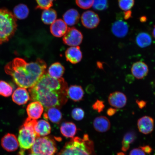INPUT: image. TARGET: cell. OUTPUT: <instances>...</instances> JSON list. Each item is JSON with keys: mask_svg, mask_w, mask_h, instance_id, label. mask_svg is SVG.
I'll return each mask as SVG.
<instances>
[{"mask_svg": "<svg viewBox=\"0 0 155 155\" xmlns=\"http://www.w3.org/2000/svg\"><path fill=\"white\" fill-rule=\"evenodd\" d=\"M67 83L62 78H53L45 73L34 86L29 88L30 100L40 102L46 108H61L66 103Z\"/></svg>", "mask_w": 155, "mask_h": 155, "instance_id": "obj_1", "label": "cell"}, {"mask_svg": "<svg viewBox=\"0 0 155 155\" xmlns=\"http://www.w3.org/2000/svg\"><path fill=\"white\" fill-rule=\"evenodd\" d=\"M46 68L45 61L39 58L35 62L28 63L22 58H16L5 66V70L17 86L30 88L46 73Z\"/></svg>", "mask_w": 155, "mask_h": 155, "instance_id": "obj_2", "label": "cell"}, {"mask_svg": "<svg viewBox=\"0 0 155 155\" xmlns=\"http://www.w3.org/2000/svg\"><path fill=\"white\" fill-rule=\"evenodd\" d=\"M57 155H95L94 142L87 134L83 137H74Z\"/></svg>", "mask_w": 155, "mask_h": 155, "instance_id": "obj_3", "label": "cell"}, {"mask_svg": "<svg viewBox=\"0 0 155 155\" xmlns=\"http://www.w3.org/2000/svg\"><path fill=\"white\" fill-rule=\"evenodd\" d=\"M16 18L9 10L0 9V44L7 42L17 30Z\"/></svg>", "mask_w": 155, "mask_h": 155, "instance_id": "obj_4", "label": "cell"}, {"mask_svg": "<svg viewBox=\"0 0 155 155\" xmlns=\"http://www.w3.org/2000/svg\"><path fill=\"white\" fill-rule=\"evenodd\" d=\"M36 120L28 117L19 130L18 137L19 144L22 150H29L31 148L37 138L34 130Z\"/></svg>", "mask_w": 155, "mask_h": 155, "instance_id": "obj_5", "label": "cell"}, {"mask_svg": "<svg viewBox=\"0 0 155 155\" xmlns=\"http://www.w3.org/2000/svg\"><path fill=\"white\" fill-rule=\"evenodd\" d=\"M31 149L33 155H54L57 150L54 139L46 136L37 137Z\"/></svg>", "mask_w": 155, "mask_h": 155, "instance_id": "obj_6", "label": "cell"}, {"mask_svg": "<svg viewBox=\"0 0 155 155\" xmlns=\"http://www.w3.org/2000/svg\"><path fill=\"white\" fill-rule=\"evenodd\" d=\"M83 39L82 33L74 27L68 29L63 39L64 44L71 46L80 45L82 43Z\"/></svg>", "mask_w": 155, "mask_h": 155, "instance_id": "obj_7", "label": "cell"}, {"mask_svg": "<svg viewBox=\"0 0 155 155\" xmlns=\"http://www.w3.org/2000/svg\"><path fill=\"white\" fill-rule=\"evenodd\" d=\"M100 19L98 15L92 11L83 13L81 16V21L83 26L88 29H94L97 27Z\"/></svg>", "mask_w": 155, "mask_h": 155, "instance_id": "obj_8", "label": "cell"}, {"mask_svg": "<svg viewBox=\"0 0 155 155\" xmlns=\"http://www.w3.org/2000/svg\"><path fill=\"white\" fill-rule=\"evenodd\" d=\"M127 102V96L122 92H114L110 94L108 96V102L110 105L114 107L123 108L126 106Z\"/></svg>", "mask_w": 155, "mask_h": 155, "instance_id": "obj_9", "label": "cell"}, {"mask_svg": "<svg viewBox=\"0 0 155 155\" xmlns=\"http://www.w3.org/2000/svg\"><path fill=\"white\" fill-rule=\"evenodd\" d=\"M2 146L5 150L8 152H14L18 148L19 143L15 135L8 133L2 138Z\"/></svg>", "mask_w": 155, "mask_h": 155, "instance_id": "obj_10", "label": "cell"}, {"mask_svg": "<svg viewBox=\"0 0 155 155\" xmlns=\"http://www.w3.org/2000/svg\"><path fill=\"white\" fill-rule=\"evenodd\" d=\"M137 127L139 131L144 134H148L153 130L154 120L150 116H143L138 120Z\"/></svg>", "mask_w": 155, "mask_h": 155, "instance_id": "obj_11", "label": "cell"}, {"mask_svg": "<svg viewBox=\"0 0 155 155\" xmlns=\"http://www.w3.org/2000/svg\"><path fill=\"white\" fill-rule=\"evenodd\" d=\"M43 106L40 102L34 101L27 106L26 111L29 118L37 120L39 119L43 113Z\"/></svg>", "mask_w": 155, "mask_h": 155, "instance_id": "obj_12", "label": "cell"}, {"mask_svg": "<svg viewBox=\"0 0 155 155\" xmlns=\"http://www.w3.org/2000/svg\"><path fill=\"white\" fill-rule=\"evenodd\" d=\"M133 76L138 79H143L146 77L149 72V68L147 64L141 61L134 63L131 68Z\"/></svg>", "mask_w": 155, "mask_h": 155, "instance_id": "obj_13", "label": "cell"}, {"mask_svg": "<svg viewBox=\"0 0 155 155\" xmlns=\"http://www.w3.org/2000/svg\"><path fill=\"white\" fill-rule=\"evenodd\" d=\"M12 100L15 103L19 105H22L26 104L30 100V97L26 88L19 87L13 92Z\"/></svg>", "mask_w": 155, "mask_h": 155, "instance_id": "obj_14", "label": "cell"}, {"mask_svg": "<svg viewBox=\"0 0 155 155\" xmlns=\"http://www.w3.org/2000/svg\"><path fill=\"white\" fill-rule=\"evenodd\" d=\"M67 61L76 64L80 62L82 58V53L78 46H72L68 48L65 53Z\"/></svg>", "mask_w": 155, "mask_h": 155, "instance_id": "obj_15", "label": "cell"}, {"mask_svg": "<svg viewBox=\"0 0 155 155\" xmlns=\"http://www.w3.org/2000/svg\"><path fill=\"white\" fill-rule=\"evenodd\" d=\"M129 28L127 22L122 20H118L112 24L111 31L112 34L116 37H125L128 33Z\"/></svg>", "mask_w": 155, "mask_h": 155, "instance_id": "obj_16", "label": "cell"}, {"mask_svg": "<svg viewBox=\"0 0 155 155\" xmlns=\"http://www.w3.org/2000/svg\"><path fill=\"white\" fill-rule=\"evenodd\" d=\"M68 30L67 25L61 19H58L51 24L50 32L55 37L61 38L65 34Z\"/></svg>", "mask_w": 155, "mask_h": 155, "instance_id": "obj_17", "label": "cell"}, {"mask_svg": "<svg viewBox=\"0 0 155 155\" xmlns=\"http://www.w3.org/2000/svg\"><path fill=\"white\" fill-rule=\"evenodd\" d=\"M93 126L96 131L100 133H105L109 130L111 123L105 116H100L94 119Z\"/></svg>", "mask_w": 155, "mask_h": 155, "instance_id": "obj_18", "label": "cell"}, {"mask_svg": "<svg viewBox=\"0 0 155 155\" xmlns=\"http://www.w3.org/2000/svg\"><path fill=\"white\" fill-rule=\"evenodd\" d=\"M51 127L48 122L44 120L37 121L34 126V130L37 137H45L51 132Z\"/></svg>", "mask_w": 155, "mask_h": 155, "instance_id": "obj_19", "label": "cell"}, {"mask_svg": "<svg viewBox=\"0 0 155 155\" xmlns=\"http://www.w3.org/2000/svg\"><path fill=\"white\" fill-rule=\"evenodd\" d=\"M44 114L45 119L49 120L54 124H59L62 119V114L57 107H52L46 108Z\"/></svg>", "mask_w": 155, "mask_h": 155, "instance_id": "obj_20", "label": "cell"}, {"mask_svg": "<svg viewBox=\"0 0 155 155\" xmlns=\"http://www.w3.org/2000/svg\"><path fill=\"white\" fill-rule=\"evenodd\" d=\"M68 97L74 102H79L82 100L84 92L82 87L78 85H72L68 88L67 91Z\"/></svg>", "mask_w": 155, "mask_h": 155, "instance_id": "obj_21", "label": "cell"}, {"mask_svg": "<svg viewBox=\"0 0 155 155\" xmlns=\"http://www.w3.org/2000/svg\"><path fill=\"white\" fill-rule=\"evenodd\" d=\"M61 134L67 138H72L77 133L76 126L72 122H64L60 127Z\"/></svg>", "mask_w": 155, "mask_h": 155, "instance_id": "obj_22", "label": "cell"}, {"mask_svg": "<svg viewBox=\"0 0 155 155\" xmlns=\"http://www.w3.org/2000/svg\"><path fill=\"white\" fill-rule=\"evenodd\" d=\"M63 18L67 25L72 26L78 22L80 15L77 10L71 9L66 12L63 15Z\"/></svg>", "mask_w": 155, "mask_h": 155, "instance_id": "obj_23", "label": "cell"}, {"mask_svg": "<svg viewBox=\"0 0 155 155\" xmlns=\"http://www.w3.org/2000/svg\"><path fill=\"white\" fill-rule=\"evenodd\" d=\"M64 67L59 62L54 63L48 68V74L53 78L59 79L61 78L64 73Z\"/></svg>", "mask_w": 155, "mask_h": 155, "instance_id": "obj_24", "label": "cell"}, {"mask_svg": "<svg viewBox=\"0 0 155 155\" xmlns=\"http://www.w3.org/2000/svg\"><path fill=\"white\" fill-rule=\"evenodd\" d=\"M136 42L139 47L143 48L150 46L152 43L151 36L147 33L141 32L137 35Z\"/></svg>", "mask_w": 155, "mask_h": 155, "instance_id": "obj_25", "label": "cell"}, {"mask_svg": "<svg viewBox=\"0 0 155 155\" xmlns=\"http://www.w3.org/2000/svg\"><path fill=\"white\" fill-rule=\"evenodd\" d=\"M57 17V12L53 9L49 8L44 10L42 13L41 19L45 24H51L56 20Z\"/></svg>", "mask_w": 155, "mask_h": 155, "instance_id": "obj_26", "label": "cell"}, {"mask_svg": "<svg viewBox=\"0 0 155 155\" xmlns=\"http://www.w3.org/2000/svg\"><path fill=\"white\" fill-rule=\"evenodd\" d=\"M137 138V134L135 131H131L126 133L124 136L122 142V150L127 152L129 150L130 144L133 143Z\"/></svg>", "mask_w": 155, "mask_h": 155, "instance_id": "obj_27", "label": "cell"}, {"mask_svg": "<svg viewBox=\"0 0 155 155\" xmlns=\"http://www.w3.org/2000/svg\"><path fill=\"white\" fill-rule=\"evenodd\" d=\"M13 13L15 18L19 19H24L28 16L29 10L26 5L20 4L15 7Z\"/></svg>", "mask_w": 155, "mask_h": 155, "instance_id": "obj_28", "label": "cell"}, {"mask_svg": "<svg viewBox=\"0 0 155 155\" xmlns=\"http://www.w3.org/2000/svg\"><path fill=\"white\" fill-rule=\"evenodd\" d=\"M13 91V87L9 83L0 81V96L8 97L11 95Z\"/></svg>", "mask_w": 155, "mask_h": 155, "instance_id": "obj_29", "label": "cell"}, {"mask_svg": "<svg viewBox=\"0 0 155 155\" xmlns=\"http://www.w3.org/2000/svg\"><path fill=\"white\" fill-rule=\"evenodd\" d=\"M118 5L122 10H130L135 4V0H118Z\"/></svg>", "mask_w": 155, "mask_h": 155, "instance_id": "obj_30", "label": "cell"}, {"mask_svg": "<svg viewBox=\"0 0 155 155\" xmlns=\"http://www.w3.org/2000/svg\"><path fill=\"white\" fill-rule=\"evenodd\" d=\"M55 0H36L37 5L36 8L47 9L50 8L53 5V2Z\"/></svg>", "mask_w": 155, "mask_h": 155, "instance_id": "obj_31", "label": "cell"}, {"mask_svg": "<svg viewBox=\"0 0 155 155\" xmlns=\"http://www.w3.org/2000/svg\"><path fill=\"white\" fill-rule=\"evenodd\" d=\"M93 6L97 10H104L108 6V0H94Z\"/></svg>", "mask_w": 155, "mask_h": 155, "instance_id": "obj_32", "label": "cell"}, {"mask_svg": "<svg viewBox=\"0 0 155 155\" xmlns=\"http://www.w3.org/2000/svg\"><path fill=\"white\" fill-rule=\"evenodd\" d=\"M71 116L73 119L76 121H80L84 117L85 113L82 108H75L71 112Z\"/></svg>", "mask_w": 155, "mask_h": 155, "instance_id": "obj_33", "label": "cell"}, {"mask_svg": "<svg viewBox=\"0 0 155 155\" xmlns=\"http://www.w3.org/2000/svg\"><path fill=\"white\" fill-rule=\"evenodd\" d=\"M78 6L83 9H88L91 7L94 4V0H75Z\"/></svg>", "mask_w": 155, "mask_h": 155, "instance_id": "obj_34", "label": "cell"}, {"mask_svg": "<svg viewBox=\"0 0 155 155\" xmlns=\"http://www.w3.org/2000/svg\"><path fill=\"white\" fill-rule=\"evenodd\" d=\"M105 107L104 102L102 101L97 100L93 104L92 108L94 110L97 111L98 113L102 112Z\"/></svg>", "mask_w": 155, "mask_h": 155, "instance_id": "obj_35", "label": "cell"}, {"mask_svg": "<svg viewBox=\"0 0 155 155\" xmlns=\"http://www.w3.org/2000/svg\"><path fill=\"white\" fill-rule=\"evenodd\" d=\"M129 155H146L145 152L140 148H135L132 150Z\"/></svg>", "mask_w": 155, "mask_h": 155, "instance_id": "obj_36", "label": "cell"}, {"mask_svg": "<svg viewBox=\"0 0 155 155\" xmlns=\"http://www.w3.org/2000/svg\"><path fill=\"white\" fill-rule=\"evenodd\" d=\"M136 102L138 105L140 109H143L147 105V102L144 100H136Z\"/></svg>", "mask_w": 155, "mask_h": 155, "instance_id": "obj_37", "label": "cell"}, {"mask_svg": "<svg viewBox=\"0 0 155 155\" xmlns=\"http://www.w3.org/2000/svg\"><path fill=\"white\" fill-rule=\"evenodd\" d=\"M140 148L141 150H143L147 153L150 154L152 153V149L150 147L149 145H146V146H141L140 147Z\"/></svg>", "mask_w": 155, "mask_h": 155, "instance_id": "obj_38", "label": "cell"}, {"mask_svg": "<svg viewBox=\"0 0 155 155\" xmlns=\"http://www.w3.org/2000/svg\"><path fill=\"white\" fill-rule=\"evenodd\" d=\"M117 111V110L115 108H110L107 111V114L108 116H111L115 115Z\"/></svg>", "mask_w": 155, "mask_h": 155, "instance_id": "obj_39", "label": "cell"}, {"mask_svg": "<svg viewBox=\"0 0 155 155\" xmlns=\"http://www.w3.org/2000/svg\"><path fill=\"white\" fill-rule=\"evenodd\" d=\"M125 81L127 83L131 84L134 82V77L133 76V75L128 74L126 76Z\"/></svg>", "mask_w": 155, "mask_h": 155, "instance_id": "obj_40", "label": "cell"}, {"mask_svg": "<svg viewBox=\"0 0 155 155\" xmlns=\"http://www.w3.org/2000/svg\"><path fill=\"white\" fill-rule=\"evenodd\" d=\"M124 18L126 20H127L130 18L132 17V12L130 10L125 11L124 13Z\"/></svg>", "mask_w": 155, "mask_h": 155, "instance_id": "obj_41", "label": "cell"}, {"mask_svg": "<svg viewBox=\"0 0 155 155\" xmlns=\"http://www.w3.org/2000/svg\"><path fill=\"white\" fill-rule=\"evenodd\" d=\"M147 20V17L145 16L141 17L140 18V22H146Z\"/></svg>", "mask_w": 155, "mask_h": 155, "instance_id": "obj_42", "label": "cell"}, {"mask_svg": "<svg viewBox=\"0 0 155 155\" xmlns=\"http://www.w3.org/2000/svg\"><path fill=\"white\" fill-rule=\"evenodd\" d=\"M98 66L99 68H100V69H103V65L102 64L101 62H98L97 63Z\"/></svg>", "mask_w": 155, "mask_h": 155, "instance_id": "obj_43", "label": "cell"}, {"mask_svg": "<svg viewBox=\"0 0 155 155\" xmlns=\"http://www.w3.org/2000/svg\"><path fill=\"white\" fill-rule=\"evenodd\" d=\"M152 35L153 37L155 38V26L154 27L152 32Z\"/></svg>", "mask_w": 155, "mask_h": 155, "instance_id": "obj_44", "label": "cell"}, {"mask_svg": "<svg viewBox=\"0 0 155 155\" xmlns=\"http://www.w3.org/2000/svg\"><path fill=\"white\" fill-rule=\"evenodd\" d=\"M117 155H125V154L123 152H119L117 153Z\"/></svg>", "mask_w": 155, "mask_h": 155, "instance_id": "obj_45", "label": "cell"}, {"mask_svg": "<svg viewBox=\"0 0 155 155\" xmlns=\"http://www.w3.org/2000/svg\"><path fill=\"white\" fill-rule=\"evenodd\" d=\"M28 155H33V154H31H31H29Z\"/></svg>", "mask_w": 155, "mask_h": 155, "instance_id": "obj_46", "label": "cell"}]
</instances>
